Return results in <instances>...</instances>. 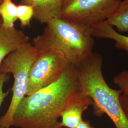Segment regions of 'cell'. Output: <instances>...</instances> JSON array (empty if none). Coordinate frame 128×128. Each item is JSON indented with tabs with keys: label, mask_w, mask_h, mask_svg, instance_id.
I'll return each mask as SVG.
<instances>
[{
	"label": "cell",
	"mask_w": 128,
	"mask_h": 128,
	"mask_svg": "<svg viewBox=\"0 0 128 128\" xmlns=\"http://www.w3.org/2000/svg\"><path fill=\"white\" fill-rule=\"evenodd\" d=\"M38 51L30 41L8 55L0 66V72L11 73L14 81L12 95L9 106L0 118V128H10L14 112L20 102L26 96L28 73Z\"/></svg>",
	"instance_id": "4"
},
{
	"label": "cell",
	"mask_w": 128,
	"mask_h": 128,
	"mask_svg": "<svg viewBox=\"0 0 128 128\" xmlns=\"http://www.w3.org/2000/svg\"><path fill=\"white\" fill-rule=\"evenodd\" d=\"M91 99L87 97L82 101L71 105L62 112L60 124L63 127L76 128L82 120V114L90 105H92Z\"/></svg>",
	"instance_id": "9"
},
{
	"label": "cell",
	"mask_w": 128,
	"mask_h": 128,
	"mask_svg": "<svg viewBox=\"0 0 128 128\" xmlns=\"http://www.w3.org/2000/svg\"><path fill=\"white\" fill-rule=\"evenodd\" d=\"M28 41L24 32L14 27L6 29L0 23V66L8 55Z\"/></svg>",
	"instance_id": "8"
},
{
	"label": "cell",
	"mask_w": 128,
	"mask_h": 128,
	"mask_svg": "<svg viewBox=\"0 0 128 128\" xmlns=\"http://www.w3.org/2000/svg\"><path fill=\"white\" fill-rule=\"evenodd\" d=\"M87 97L82 94L77 66L68 63L58 81L23 98L14 112L11 126L62 128L58 120L62 112Z\"/></svg>",
	"instance_id": "1"
},
{
	"label": "cell",
	"mask_w": 128,
	"mask_h": 128,
	"mask_svg": "<svg viewBox=\"0 0 128 128\" xmlns=\"http://www.w3.org/2000/svg\"><path fill=\"white\" fill-rule=\"evenodd\" d=\"M68 64L60 52L52 50L38 51L30 68L26 96L58 81Z\"/></svg>",
	"instance_id": "6"
},
{
	"label": "cell",
	"mask_w": 128,
	"mask_h": 128,
	"mask_svg": "<svg viewBox=\"0 0 128 128\" xmlns=\"http://www.w3.org/2000/svg\"><path fill=\"white\" fill-rule=\"evenodd\" d=\"M106 21L113 27H116L119 32H128V0H122Z\"/></svg>",
	"instance_id": "11"
},
{
	"label": "cell",
	"mask_w": 128,
	"mask_h": 128,
	"mask_svg": "<svg viewBox=\"0 0 128 128\" xmlns=\"http://www.w3.org/2000/svg\"><path fill=\"white\" fill-rule=\"evenodd\" d=\"M2 0H0V4L2 3ZM0 23H2V20H1L0 17Z\"/></svg>",
	"instance_id": "17"
},
{
	"label": "cell",
	"mask_w": 128,
	"mask_h": 128,
	"mask_svg": "<svg viewBox=\"0 0 128 128\" xmlns=\"http://www.w3.org/2000/svg\"><path fill=\"white\" fill-rule=\"evenodd\" d=\"M63 0H21L20 4L31 5L33 8V18L41 23L51 20L60 18Z\"/></svg>",
	"instance_id": "7"
},
{
	"label": "cell",
	"mask_w": 128,
	"mask_h": 128,
	"mask_svg": "<svg viewBox=\"0 0 128 128\" xmlns=\"http://www.w3.org/2000/svg\"><path fill=\"white\" fill-rule=\"evenodd\" d=\"M92 35L99 38H110L115 41V46L128 52V36L120 34L106 20L91 27Z\"/></svg>",
	"instance_id": "10"
},
{
	"label": "cell",
	"mask_w": 128,
	"mask_h": 128,
	"mask_svg": "<svg viewBox=\"0 0 128 128\" xmlns=\"http://www.w3.org/2000/svg\"><path fill=\"white\" fill-rule=\"evenodd\" d=\"M8 77L6 74L0 72V106L4 101L5 98L8 96L9 92H4L3 87L5 82L8 80Z\"/></svg>",
	"instance_id": "15"
},
{
	"label": "cell",
	"mask_w": 128,
	"mask_h": 128,
	"mask_svg": "<svg viewBox=\"0 0 128 128\" xmlns=\"http://www.w3.org/2000/svg\"><path fill=\"white\" fill-rule=\"evenodd\" d=\"M32 43L38 51L60 52L69 64L78 66L92 53L94 41L90 27L60 18L48 21Z\"/></svg>",
	"instance_id": "2"
},
{
	"label": "cell",
	"mask_w": 128,
	"mask_h": 128,
	"mask_svg": "<svg viewBox=\"0 0 128 128\" xmlns=\"http://www.w3.org/2000/svg\"><path fill=\"white\" fill-rule=\"evenodd\" d=\"M76 128H94L88 121L83 120L79 124Z\"/></svg>",
	"instance_id": "16"
},
{
	"label": "cell",
	"mask_w": 128,
	"mask_h": 128,
	"mask_svg": "<svg viewBox=\"0 0 128 128\" xmlns=\"http://www.w3.org/2000/svg\"><path fill=\"white\" fill-rule=\"evenodd\" d=\"M102 55L92 52L77 66L82 94L92 100L94 114H105L116 128H128V120L120 102L122 92L112 89L106 82L102 70Z\"/></svg>",
	"instance_id": "3"
},
{
	"label": "cell",
	"mask_w": 128,
	"mask_h": 128,
	"mask_svg": "<svg viewBox=\"0 0 128 128\" xmlns=\"http://www.w3.org/2000/svg\"><path fill=\"white\" fill-rule=\"evenodd\" d=\"M122 0H63L60 18L91 27L106 20Z\"/></svg>",
	"instance_id": "5"
},
{
	"label": "cell",
	"mask_w": 128,
	"mask_h": 128,
	"mask_svg": "<svg viewBox=\"0 0 128 128\" xmlns=\"http://www.w3.org/2000/svg\"><path fill=\"white\" fill-rule=\"evenodd\" d=\"M122 94L120 97V102L124 114L128 120V87H120Z\"/></svg>",
	"instance_id": "14"
},
{
	"label": "cell",
	"mask_w": 128,
	"mask_h": 128,
	"mask_svg": "<svg viewBox=\"0 0 128 128\" xmlns=\"http://www.w3.org/2000/svg\"><path fill=\"white\" fill-rule=\"evenodd\" d=\"M0 17L3 27L6 29L14 27L15 22L18 20L17 5L12 0H2L0 4Z\"/></svg>",
	"instance_id": "12"
},
{
	"label": "cell",
	"mask_w": 128,
	"mask_h": 128,
	"mask_svg": "<svg viewBox=\"0 0 128 128\" xmlns=\"http://www.w3.org/2000/svg\"><path fill=\"white\" fill-rule=\"evenodd\" d=\"M33 15V8L31 5L22 4L17 5V18L22 28L30 26V21Z\"/></svg>",
	"instance_id": "13"
}]
</instances>
